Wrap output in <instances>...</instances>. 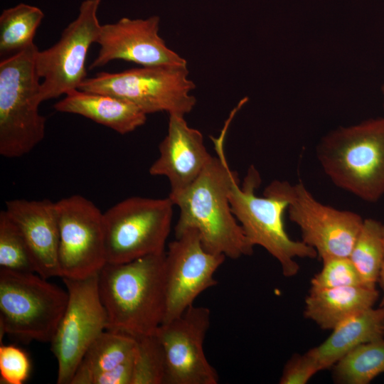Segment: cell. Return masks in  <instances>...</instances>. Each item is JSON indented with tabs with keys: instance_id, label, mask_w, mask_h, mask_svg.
<instances>
[{
	"instance_id": "e0dca14e",
	"label": "cell",
	"mask_w": 384,
	"mask_h": 384,
	"mask_svg": "<svg viewBox=\"0 0 384 384\" xmlns=\"http://www.w3.org/2000/svg\"><path fill=\"white\" fill-rule=\"evenodd\" d=\"M4 210L21 233L36 272L46 279L60 277L55 202L13 199L6 201Z\"/></svg>"
},
{
	"instance_id": "9c48e42d",
	"label": "cell",
	"mask_w": 384,
	"mask_h": 384,
	"mask_svg": "<svg viewBox=\"0 0 384 384\" xmlns=\"http://www.w3.org/2000/svg\"><path fill=\"white\" fill-rule=\"evenodd\" d=\"M263 195L287 203L289 218L300 229L302 241L314 249L322 261L349 257L363 222L360 215L321 203L302 182L273 181Z\"/></svg>"
},
{
	"instance_id": "4fadbf2b",
	"label": "cell",
	"mask_w": 384,
	"mask_h": 384,
	"mask_svg": "<svg viewBox=\"0 0 384 384\" xmlns=\"http://www.w3.org/2000/svg\"><path fill=\"white\" fill-rule=\"evenodd\" d=\"M210 324V309L193 304L157 329L165 358V384L218 383V375L203 350Z\"/></svg>"
},
{
	"instance_id": "2e32d148",
	"label": "cell",
	"mask_w": 384,
	"mask_h": 384,
	"mask_svg": "<svg viewBox=\"0 0 384 384\" xmlns=\"http://www.w3.org/2000/svg\"><path fill=\"white\" fill-rule=\"evenodd\" d=\"M167 134L159 146V156L149 168L152 176H166L170 193L190 186L213 156L207 151L202 133L191 127L183 115L169 114Z\"/></svg>"
},
{
	"instance_id": "f546056e",
	"label": "cell",
	"mask_w": 384,
	"mask_h": 384,
	"mask_svg": "<svg viewBox=\"0 0 384 384\" xmlns=\"http://www.w3.org/2000/svg\"><path fill=\"white\" fill-rule=\"evenodd\" d=\"M378 283L380 284V286L383 292V299H382L381 306H384V259H383L382 267L380 272Z\"/></svg>"
},
{
	"instance_id": "484cf974",
	"label": "cell",
	"mask_w": 384,
	"mask_h": 384,
	"mask_svg": "<svg viewBox=\"0 0 384 384\" xmlns=\"http://www.w3.org/2000/svg\"><path fill=\"white\" fill-rule=\"evenodd\" d=\"M0 268L36 272L26 244L4 210L0 212Z\"/></svg>"
},
{
	"instance_id": "83f0119b",
	"label": "cell",
	"mask_w": 384,
	"mask_h": 384,
	"mask_svg": "<svg viewBox=\"0 0 384 384\" xmlns=\"http://www.w3.org/2000/svg\"><path fill=\"white\" fill-rule=\"evenodd\" d=\"M31 364L27 354L13 345L0 346V378L6 384H22L29 375Z\"/></svg>"
},
{
	"instance_id": "cb8c5ba5",
	"label": "cell",
	"mask_w": 384,
	"mask_h": 384,
	"mask_svg": "<svg viewBox=\"0 0 384 384\" xmlns=\"http://www.w3.org/2000/svg\"><path fill=\"white\" fill-rule=\"evenodd\" d=\"M349 258L366 284L376 287L384 259V224L373 219H363Z\"/></svg>"
},
{
	"instance_id": "4dcf8cb0",
	"label": "cell",
	"mask_w": 384,
	"mask_h": 384,
	"mask_svg": "<svg viewBox=\"0 0 384 384\" xmlns=\"http://www.w3.org/2000/svg\"><path fill=\"white\" fill-rule=\"evenodd\" d=\"M383 95H384V87H383Z\"/></svg>"
},
{
	"instance_id": "d6986e66",
	"label": "cell",
	"mask_w": 384,
	"mask_h": 384,
	"mask_svg": "<svg viewBox=\"0 0 384 384\" xmlns=\"http://www.w3.org/2000/svg\"><path fill=\"white\" fill-rule=\"evenodd\" d=\"M53 107L60 112L85 117L121 134L132 132L144 124L147 115L119 97L79 89L66 94Z\"/></svg>"
},
{
	"instance_id": "277c9868",
	"label": "cell",
	"mask_w": 384,
	"mask_h": 384,
	"mask_svg": "<svg viewBox=\"0 0 384 384\" xmlns=\"http://www.w3.org/2000/svg\"><path fill=\"white\" fill-rule=\"evenodd\" d=\"M38 50L33 43L0 62V154L21 157L44 138L46 118L39 112L43 102L36 69Z\"/></svg>"
},
{
	"instance_id": "d4e9b609",
	"label": "cell",
	"mask_w": 384,
	"mask_h": 384,
	"mask_svg": "<svg viewBox=\"0 0 384 384\" xmlns=\"http://www.w3.org/2000/svg\"><path fill=\"white\" fill-rule=\"evenodd\" d=\"M137 347L132 384H165L166 365L156 334L136 338Z\"/></svg>"
},
{
	"instance_id": "7402d4cb",
	"label": "cell",
	"mask_w": 384,
	"mask_h": 384,
	"mask_svg": "<svg viewBox=\"0 0 384 384\" xmlns=\"http://www.w3.org/2000/svg\"><path fill=\"white\" fill-rule=\"evenodd\" d=\"M44 17L34 6L21 3L4 9L0 16V55L1 59L21 52L32 44L36 30Z\"/></svg>"
},
{
	"instance_id": "3957f363",
	"label": "cell",
	"mask_w": 384,
	"mask_h": 384,
	"mask_svg": "<svg viewBox=\"0 0 384 384\" xmlns=\"http://www.w3.org/2000/svg\"><path fill=\"white\" fill-rule=\"evenodd\" d=\"M316 156L337 187L367 202L384 196V117L331 131L319 143Z\"/></svg>"
},
{
	"instance_id": "ba28073f",
	"label": "cell",
	"mask_w": 384,
	"mask_h": 384,
	"mask_svg": "<svg viewBox=\"0 0 384 384\" xmlns=\"http://www.w3.org/2000/svg\"><path fill=\"white\" fill-rule=\"evenodd\" d=\"M169 197L127 198L103 213L108 263H124L165 252L173 207Z\"/></svg>"
},
{
	"instance_id": "f1b7e54d",
	"label": "cell",
	"mask_w": 384,
	"mask_h": 384,
	"mask_svg": "<svg viewBox=\"0 0 384 384\" xmlns=\"http://www.w3.org/2000/svg\"><path fill=\"white\" fill-rule=\"evenodd\" d=\"M321 368L309 349L303 354H294L285 364L280 384H306Z\"/></svg>"
},
{
	"instance_id": "603a6c76",
	"label": "cell",
	"mask_w": 384,
	"mask_h": 384,
	"mask_svg": "<svg viewBox=\"0 0 384 384\" xmlns=\"http://www.w3.org/2000/svg\"><path fill=\"white\" fill-rule=\"evenodd\" d=\"M332 368L336 383H370L384 373V338L358 346Z\"/></svg>"
},
{
	"instance_id": "5b68a950",
	"label": "cell",
	"mask_w": 384,
	"mask_h": 384,
	"mask_svg": "<svg viewBox=\"0 0 384 384\" xmlns=\"http://www.w3.org/2000/svg\"><path fill=\"white\" fill-rule=\"evenodd\" d=\"M260 183V175L252 165L242 185L238 176L235 178L229 191L233 213L250 243L262 247L274 257L284 276L294 277L299 270L296 259L314 258L317 253L304 242L288 235L284 224L287 203L276 196H257L255 191Z\"/></svg>"
},
{
	"instance_id": "7c38bea8",
	"label": "cell",
	"mask_w": 384,
	"mask_h": 384,
	"mask_svg": "<svg viewBox=\"0 0 384 384\" xmlns=\"http://www.w3.org/2000/svg\"><path fill=\"white\" fill-rule=\"evenodd\" d=\"M58 266L62 278H84L107 263L103 213L91 201L73 195L55 202Z\"/></svg>"
},
{
	"instance_id": "ac0fdd59",
	"label": "cell",
	"mask_w": 384,
	"mask_h": 384,
	"mask_svg": "<svg viewBox=\"0 0 384 384\" xmlns=\"http://www.w3.org/2000/svg\"><path fill=\"white\" fill-rule=\"evenodd\" d=\"M137 341L106 330L89 346L71 384H132Z\"/></svg>"
},
{
	"instance_id": "44dd1931",
	"label": "cell",
	"mask_w": 384,
	"mask_h": 384,
	"mask_svg": "<svg viewBox=\"0 0 384 384\" xmlns=\"http://www.w3.org/2000/svg\"><path fill=\"white\" fill-rule=\"evenodd\" d=\"M331 331L323 343L310 349L321 370L332 368L358 346L384 338V306L358 313Z\"/></svg>"
},
{
	"instance_id": "9a60e30c",
	"label": "cell",
	"mask_w": 384,
	"mask_h": 384,
	"mask_svg": "<svg viewBox=\"0 0 384 384\" xmlns=\"http://www.w3.org/2000/svg\"><path fill=\"white\" fill-rule=\"evenodd\" d=\"M160 18H122L101 26L96 43L97 57L90 68H100L114 60L132 62L143 67L187 66V61L169 48L159 31Z\"/></svg>"
},
{
	"instance_id": "5bb4252c",
	"label": "cell",
	"mask_w": 384,
	"mask_h": 384,
	"mask_svg": "<svg viewBox=\"0 0 384 384\" xmlns=\"http://www.w3.org/2000/svg\"><path fill=\"white\" fill-rule=\"evenodd\" d=\"M225 256L206 251L199 233L187 229L176 237L166 252V309L164 321L180 316L196 298L217 284L214 274Z\"/></svg>"
},
{
	"instance_id": "8fae6325",
	"label": "cell",
	"mask_w": 384,
	"mask_h": 384,
	"mask_svg": "<svg viewBox=\"0 0 384 384\" xmlns=\"http://www.w3.org/2000/svg\"><path fill=\"white\" fill-rule=\"evenodd\" d=\"M100 0H85L77 18L63 30L53 46L38 50L36 69L43 101L79 89L87 78L85 61L89 49L96 43L101 24L97 18Z\"/></svg>"
},
{
	"instance_id": "52a82bcc",
	"label": "cell",
	"mask_w": 384,
	"mask_h": 384,
	"mask_svg": "<svg viewBox=\"0 0 384 384\" xmlns=\"http://www.w3.org/2000/svg\"><path fill=\"white\" fill-rule=\"evenodd\" d=\"M194 82L187 66H151L117 73L102 72L87 78L79 90L113 95L145 114L165 112L185 116L194 108Z\"/></svg>"
},
{
	"instance_id": "6da1fadb",
	"label": "cell",
	"mask_w": 384,
	"mask_h": 384,
	"mask_svg": "<svg viewBox=\"0 0 384 384\" xmlns=\"http://www.w3.org/2000/svg\"><path fill=\"white\" fill-rule=\"evenodd\" d=\"M239 109L236 106L232 110L220 135L211 137L217 156H213L190 186L169 195L179 209L176 237L187 229H196L206 251L232 259L251 255L254 248L233 213L229 200L231 184L238 175L228 165L224 145L230 124Z\"/></svg>"
},
{
	"instance_id": "4316f807",
	"label": "cell",
	"mask_w": 384,
	"mask_h": 384,
	"mask_svg": "<svg viewBox=\"0 0 384 384\" xmlns=\"http://www.w3.org/2000/svg\"><path fill=\"white\" fill-rule=\"evenodd\" d=\"M322 262L321 270L311 279V289L368 286L349 257H331Z\"/></svg>"
},
{
	"instance_id": "7a4b0ae2",
	"label": "cell",
	"mask_w": 384,
	"mask_h": 384,
	"mask_svg": "<svg viewBox=\"0 0 384 384\" xmlns=\"http://www.w3.org/2000/svg\"><path fill=\"white\" fill-rule=\"evenodd\" d=\"M166 251L124 263L107 262L98 289L107 330L134 338L155 334L166 309Z\"/></svg>"
},
{
	"instance_id": "8992f818",
	"label": "cell",
	"mask_w": 384,
	"mask_h": 384,
	"mask_svg": "<svg viewBox=\"0 0 384 384\" xmlns=\"http://www.w3.org/2000/svg\"><path fill=\"white\" fill-rule=\"evenodd\" d=\"M36 272L0 268V329L23 340L50 343L68 293Z\"/></svg>"
},
{
	"instance_id": "30bf717a",
	"label": "cell",
	"mask_w": 384,
	"mask_h": 384,
	"mask_svg": "<svg viewBox=\"0 0 384 384\" xmlns=\"http://www.w3.org/2000/svg\"><path fill=\"white\" fill-rule=\"evenodd\" d=\"M98 273L79 279L63 278L68 299L50 342L58 362V384H71L85 353L107 330V316L99 293Z\"/></svg>"
},
{
	"instance_id": "ffe728a7",
	"label": "cell",
	"mask_w": 384,
	"mask_h": 384,
	"mask_svg": "<svg viewBox=\"0 0 384 384\" xmlns=\"http://www.w3.org/2000/svg\"><path fill=\"white\" fill-rule=\"evenodd\" d=\"M376 287L351 286L310 289L305 299L304 316L324 330H333L348 318L374 306Z\"/></svg>"
}]
</instances>
